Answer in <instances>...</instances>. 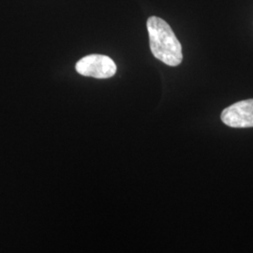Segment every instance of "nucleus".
<instances>
[{"label": "nucleus", "mask_w": 253, "mask_h": 253, "mask_svg": "<svg viewBox=\"0 0 253 253\" xmlns=\"http://www.w3.org/2000/svg\"><path fill=\"white\" fill-rule=\"evenodd\" d=\"M146 26L154 56L171 67L181 64L183 60L182 46L171 27L163 19L156 16L149 17Z\"/></svg>", "instance_id": "f257e3e1"}, {"label": "nucleus", "mask_w": 253, "mask_h": 253, "mask_svg": "<svg viewBox=\"0 0 253 253\" xmlns=\"http://www.w3.org/2000/svg\"><path fill=\"white\" fill-rule=\"evenodd\" d=\"M117 65L112 58L102 54H90L76 64L77 73L97 79H107L117 73Z\"/></svg>", "instance_id": "f03ea898"}, {"label": "nucleus", "mask_w": 253, "mask_h": 253, "mask_svg": "<svg viewBox=\"0 0 253 253\" xmlns=\"http://www.w3.org/2000/svg\"><path fill=\"white\" fill-rule=\"evenodd\" d=\"M221 120L231 127H253V99L238 101L224 109Z\"/></svg>", "instance_id": "7ed1b4c3"}]
</instances>
